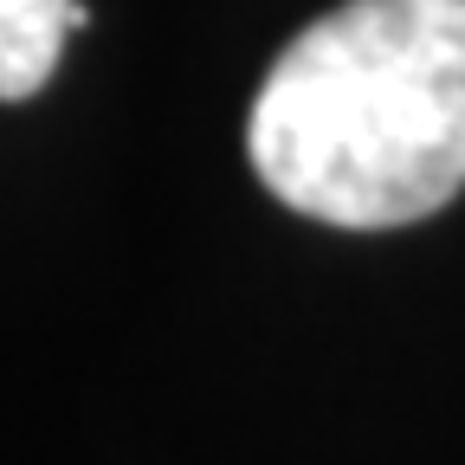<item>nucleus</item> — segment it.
<instances>
[{
  "mask_svg": "<svg viewBox=\"0 0 465 465\" xmlns=\"http://www.w3.org/2000/svg\"><path fill=\"white\" fill-rule=\"evenodd\" d=\"M259 182L323 226H407L465 188V0H349L252 97Z\"/></svg>",
  "mask_w": 465,
  "mask_h": 465,
  "instance_id": "1",
  "label": "nucleus"
},
{
  "mask_svg": "<svg viewBox=\"0 0 465 465\" xmlns=\"http://www.w3.org/2000/svg\"><path fill=\"white\" fill-rule=\"evenodd\" d=\"M72 0H0V104L33 97L65 52Z\"/></svg>",
  "mask_w": 465,
  "mask_h": 465,
  "instance_id": "2",
  "label": "nucleus"
}]
</instances>
